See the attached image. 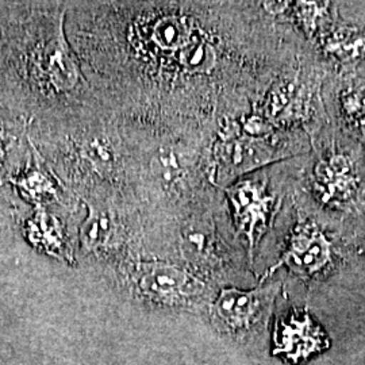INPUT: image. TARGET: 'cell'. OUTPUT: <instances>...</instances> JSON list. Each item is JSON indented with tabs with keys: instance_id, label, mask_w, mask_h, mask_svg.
<instances>
[{
	"instance_id": "obj_9",
	"label": "cell",
	"mask_w": 365,
	"mask_h": 365,
	"mask_svg": "<svg viewBox=\"0 0 365 365\" xmlns=\"http://www.w3.org/2000/svg\"><path fill=\"white\" fill-rule=\"evenodd\" d=\"M88 214L80 227L81 248L88 253L113 252L125 241V227L110 202H86Z\"/></svg>"
},
{
	"instance_id": "obj_10",
	"label": "cell",
	"mask_w": 365,
	"mask_h": 365,
	"mask_svg": "<svg viewBox=\"0 0 365 365\" xmlns=\"http://www.w3.org/2000/svg\"><path fill=\"white\" fill-rule=\"evenodd\" d=\"M25 233L29 242L36 248L58 260L72 262L66 227L46 207H36V212L25 223Z\"/></svg>"
},
{
	"instance_id": "obj_14",
	"label": "cell",
	"mask_w": 365,
	"mask_h": 365,
	"mask_svg": "<svg viewBox=\"0 0 365 365\" xmlns=\"http://www.w3.org/2000/svg\"><path fill=\"white\" fill-rule=\"evenodd\" d=\"M341 106L346 120L365 135V86L351 87L342 92Z\"/></svg>"
},
{
	"instance_id": "obj_6",
	"label": "cell",
	"mask_w": 365,
	"mask_h": 365,
	"mask_svg": "<svg viewBox=\"0 0 365 365\" xmlns=\"http://www.w3.org/2000/svg\"><path fill=\"white\" fill-rule=\"evenodd\" d=\"M334 259L333 244L313 222L299 221L292 229L282 259L264 274L261 282L282 267L302 279H313L330 268Z\"/></svg>"
},
{
	"instance_id": "obj_2",
	"label": "cell",
	"mask_w": 365,
	"mask_h": 365,
	"mask_svg": "<svg viewBox=\"0 0 365 365\" xmlns=\"http://www.w3.org/2000/svg\"><path fill=\"white\" fill-rule=\"evenodd\" d=\"M286 146L274 143L271 135H256L227 128L214 149L212 180L227 184L252 170L267 167L289 156Z\"/></svg>"
},
{
	"instance_id": "obj_8",
	"label": "cell",
	"mask_w": 365,
	"mask_h": 365,
	"mask_svg": "<svg viewBox=\"0 0 365 365\" xmlns=\"http://www.w3.org/2000/svg\"><path fill=\"white\" fill-rule=\"evenodd\" d=\"M360 180L352 158L330 153L318 161L314 170V188L319 199L333 207H345L359 194Z\"/></svg>"
},
{
	"instance_id": "obj_12",
	"label": "cell",
	"mask_w": 365,
	"mask_h": 365,
	"mask_svg": "<svg viewBox=\"0 0 365 365\" xmlns=\"http://www.w3.org/2000/svg\"><path fill=\"white\" fill-rule=\"evenodd\" d=\"M299 78L283 80L269 96V117L276 120H291L300 118L309 103L307 88L298 83Z\"/></svg>"
},
{
	"instance_id": "obj_13",
	"label": "cell",
	"mask_w": 365,
	"mask_h": 365,
	"mask_svg": "<svg viewBox=\"0 0 365 365\" xmlns=\"http://www.w3.org/2000/svg\"><path fill=\"white\" fill-rule=\"evenodd\" d=\"M325 49L341 61L356 60L365 54V36L352 29H339L325 38Z\"/></svg>"
},
{
	"instance_id": "obj_3",
	"label": "cell",
	"mask_w": 365,
	"mask_h": 365,
	"mask_svg": "<svg viewBox=\"0 0 365 365\" xmlns=\"http://www.w3.org/2000/svg\"><path fill=\"white\" fill-rule=\"evenodd\" d=\"M280 284L242 291L223 288L211 304L215 325L226 334L247 339L267 327Z\"/></svg>"
},
{
	"instance_id": "obj_7",
	"label": "cell",
	"mask_w": 365,
	"mask_h": 365,
	"mask_svg": "<svg viewBox=\"0 0 365 365\" xmlns=\"http://www.w3.org/2000/svg\"><path fill=\"white\" fill-rule=\"evenodd\" d=\"M329 346V339L309 312L294 310L276 322L274 353L291 363H302Z\"/></svg>"
},
{
	"instance_id": "obj_4",
	"label": "cell",
	"mask_w": 365,
	"mask_h": 365,
	"mask_svg": "<svg viewBox=\"0 0 365 365\" xmlns=\"http://www.w3.org/2000/svg\"><path fill=\"white\" fill-rule=\"evenodd\" d=\"M225 192L232 206L235 230L248 244L250 262L274 221L277 200L268 192V182L264 180H238L225 187Z\"/></svg>"
},
{
	"instance_id": "obj_1",
	"label": "cell",
	"mask_w": 365,
	"mask_h": 365,
	"mask_svg": "<svg viewBox=\"0 0 365 365\" xmlns=\"http://www.w3.org/2000/svg\"><path fill=\"white\" fill-rule=\"evenodd\" d=\"M0 96L10 108L37 113L78 103L87 83L71 52L63 16H46L42 4L0 7Z\"/></svg>"
},
{
	"instance_id": "obj_5",
	"label": "cell",
	"mask_w": 365,
	"mask_h": 365,
	"mask_svg": "<svg viewBox=\"0 0 365 365\" xmlns=\"http://www.w3.org/2000/svg\"><path fill=\"white\" fill-rule=\"evenodd\" d=\"M133 280L145 299L167 307L191 304L203 292V283L187 269L170 262H143L135 267Z\"/></svg>"
},
{
	"instance_id": "obj_11",
	"label": "cell",
	"mask_w": 365,
	"mask_h": 365,
	"mask_svg": "<svg viewBox=\"0 0 365 365\" xmlns=\"http://www.w3.org/2000/svg\"><path fill=\"white\" fill-rule=\"evenodd\" d=\"M29 143L34 155L33 163L29 164L26 170L21 172L18 176H11L9 182L18 188L29 202L34 203L36 207H45L48 202L58 200V190L49 175V168H45L41 158L37 157L36 146L30 140Z\"/></svg>"
}]
</instances>
